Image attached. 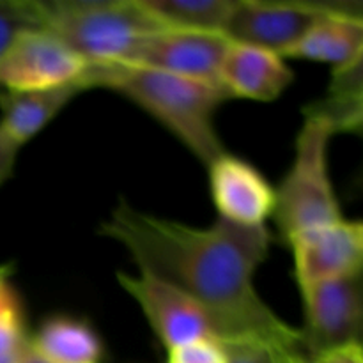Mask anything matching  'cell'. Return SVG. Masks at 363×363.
<instances>
[{"mask_svg":"<svg viewBox=\"0 0 363 363\" xmlns=\"http://www.w3.org/2000/svg\"><path fill=\"white\" fill-rule=\"evenodd\" d=\"M286 57L326 62L333 67L363 57V16L347 13L325 14Z\"/></svg>","mask_w":363,"mask_h":363,"instance_id":"cell-15","label":"cell"},{"mask_svg":"<svg viewBox=\"0 0 363 363\" xmlns=\"http://www.w3.org/2000/svg\"><path fill=\"white\" fill-rule=\"evenodd\" d=\"M85 78L135 103L206 167L225 152L215 116L230 98L220 85L135 66H89Z\"/></svg>","mask_w":363,"mask_h":363,"instance_id":"cell-2","label":"cell"},{"mask_svg":"<svg viewBox=\"0 0 363 363\" xmlns=\"http://www.w3.org/2000/svg\"><path fill=\"white\" fill-rule=\"evenodd\" d=\"M21 363H48V362H45V360H43V358H39L38 354H35V353H32L30 346H28V351H27V354H25L23 362H21Z\"/></svg>","mask_w":363,"mask_h":363,"instance_id":"cell-25","label":"cell"},{"mask_svg":"<svg viewBox=\"0 0 363 363\" xmlns=\"http://www.w3.org/2000/svg\"><path fill=\"white\" fill-rule=\"evenodd\" d=\"M227 363H305L307 357L298 347L282 346L259 337H238L223 340Z\"/></svg>","mask_w":363,"mask_h":363,"instance_id":"cell-18","label":"cell"},{"mask_svg":"<svg viewBox=\"0 0 363 363\" xmlns=\"http://www.w3.org/2000/svg\"><path fill=\"white\" fill-rule=\"evenodd\" d=\"M20 145L0 130V186L6 183L13 174L14 165H16L18 152H20Z\"/></svg>","mask_w":363,"mask_h":363,"instance_id":"cell-23","label":"cell"},{"mask_svg":"<svg viewBox=\"0 0 363 363\" xmlns=\"http://www.w3.org/2000/svg\"><path fill=\"white\" fill-rule=\"evenodd\" d=\"M45 28L89 66H130L145 38L163 27L142 0L43 2Z\"/></svg>","mask_w":363,"mask_h":363,"instance_id":"cell-3","label":"cell"},{"mask_svg":"<svg viewBox=\"0 0 363 363\" xmlns=\"http://www.w3.org/2000/svg\"><path fill=\"white\" fill-rule=\"evenodd\" d=\"M300 293L303 301V330H300V337L307 360L326 351L362 344V273L301 286Z\"/></svg>","mask_w":363,"mask_h":363,"instance_id":"cell-7","label":"cell"},{"mask_svg":"<svg viewBox=\"0 0 363 363\" xmlns=\"http://www.w3.org/2000/svg\"><path fill=\"white\" fill-rule=\"evenodd\" d=\"M167 28L225 34L236 0H142Z\"/></svg>","mask_w":363,"mask_h":363,"instance_id":"cell-17","label":"cell"},{"mask_svg":"<svg viewBox=\"0 0 363 363\" xmlns=\"http://www.w3.org/2000/svg\"><path fill=\"white\" fill-rule=\"evenodd\" d=\"M307 363H363L362 344L339 347V350L326 351L314 358H308Z\"/></svg>","mask_w":363,"mask_h":363,"instance_id":"cell-24","label":"cell"},{"mask_svg":"<svg viewBox=\"0 0 363 363\" xmlns=\"http://www.w3.org/2000/svg\"><path fill=\"white\" fill-rule=\"evenodd\" d=\"M99 233L119 243L138 272L204 305L220 323V342L259 337L303 351L300 330L282 321L255 291L254 277L272 245L266 225L240 227L218 218L209 227H191L121 199Z\"/></svg>","mask_w":363,"mask_h":363,"instance_id":"cell-1","label":"cell"},{"mask_svg":"<svg viewBox=\"0 0 363 363\" xmlns=\"http://www.w3.org/2000/svg\"><path fill=\"white\" fill-rule=\"evenodd\" d=\"M89 64L46 28H27L0 53V91L32 92L87 80Z\"/></svg>","mask_w":363,"mask_h":363,"instance_id":"cell-8","label":"cell"},{"mask_svg":"<svg viewBox=\"0 0 363 363\" xmlns=\"http://www.w3.org/2000/svg\"><path fill=\"white\" fill-rule=\"evenodd\" d=\"M167 363H227L218 340L206 339L167 351Z\"/></svg>","mask_w":363,"mask_h":363,"instance_id":"cell-21","label":"cell"},{"mask_svg":"<svg viewBox=\"0 0 363 363\" xmlns=\"http://www.w3.org/2000/svg\"><path fill=\"white\" fill-rule=\"evenodd\" d=\"M305 363H307V362H305Z\"/></svg>","mask_w":363,"mask_h":363,"instance_id":"cell-26","label":"cell"},{"mask_svg":"<svg viewBox=\"0 0 363 363\" xmlns=\"http://www.w3.org/2000/svg\"><path fill=\"white\" fill-rule=\"evenodd\" d=\"M117 280L140 307L167 351L195 340H222L223 333L215 315L183 291L140 272L138 275L117 273Z\"/></svg>","mask_w":363,"mask_h":363,"instance_id":"cell-6","label":"cell"},{"mask_svg":"<svg viewBox=\"0 0 363 363\" xmlns=\"http://www.w3.org/2000/svg\"><path fill=\"white\" fill-rule=\"evenodd\" d=\"M209 191L218 218L240 227H264L275 206V188L240 156L223 152L208 165Z\"/></svg>","mask_w":363,"mask_h":363,"instance_id":"cell-11","label":"cell"},{"mask_svg":"<svg viewBox=\"0 0 363 363\" xmlns=\"http://www.w3.org/2000/svg\"><path fill=\"white\" fill-rule=\"evenodd\" d=\"M332 137L333 131L325 121L305 116L289 172L275 188L272 218L282 241L301 230L344 218L330 177L328 145Z\"/></svg>","mask_w":363,"mask_h":363,"instance_id":"cell-4","label":"cell"},{"mask_svg":"<svg viewBox=\"0 0 363 363\" xmlns=\"http://www.w3.org/2000/svg\"><path fill=\"white\" fill-rule=\"evenodd\" d=\"M330 13L363 16L360 2L346 0H236L225 35L230 41L257 46L284 59L308 28Z\"/></svg>","mask_w":363,"mask_h":363,"instance_id":"cell-5","label":"cell"},{"mask_svg":"<svg viewBox=\"0 0 363 363\" xmlns=\"http://www.w3.org/2000/svg\"><path fill=\"white\" fill-rule=\"evenodd\" d=\"M87 80L62 87L32 92H4L0 94V130L9 135L20 147L41 133L78 94L89 91Z\"/></svg>","mask_w":363,"mask_h":363,"instance_id":"cell-13","label":"cell"},{"mask_svg":"<svg viewBox=\"0 0 363 363\" xmlns=\"http://www.w3.org/2000/svg\"><path fill=\"white\" fill-rule=\"evenodd\" d=\"M32 353L48 363H103L105 346L87 321L74 315L53 314L28 335Z\"/></svg>","mask_w":363,"mask_h":363,"instance_id":"cell-14","label":"cell"},{"mask_svg":"<svg viewBox=\"0 0 363 363\" xmlns=\"http://www.w3.org/2000/svg\"><path fill=\"white\" fill-rule=\"evenodd\" d=\"M27 28H45L43 0H0V53Z\"/></svg>","mask_w":363,"mask_h":363,"instance_id":"cell-19","label":"cell"},{"mask_svg":"<svg viewBox=\"0 0 363 363\" xmlns=\"http://www.w3.org/2000/svg\"><path fill=\"white\" fill-rule=\"evenodd\" d=\"M2 330H27L23 305L11 282L9 266H0V332Z\"/></svg>","mask_w":363,"mask_h":363,"instance_id":"cell-20","label":"cell"},{"mask_svg":"<svg viewBox=\"0 0 363 363\" xmlns=\"http://www.w3.org/2000/svg\"><path fill=\"white\" fill-rule=\"evenodd\" d=\"M363 57L333 67L328 91L305 108L303 116L319 117L335 133H360L363 124Z\"/></svg>","mask_w":363,"mask_h":363,"instance_id":"cell-16","label":"cell"},{"mask_svg":"<svg viewBox=\"0 0 363 363\" xmlns=\"http://www.w3.org/2000/svg\"><path fill=\"white\" fill-rule=\"evenodd\" d=\"M229 46L230 39L218 32L162 28L145 38L130 66L220 85V66Z\"/></svg>","mask_w":363,"mask_h":363,"instance_id":"cell-10","label":"cell"},{"mask_svg":"<svg viewBox=\"0 0 363 363\" xmlns=\"http://www.w3.org/2000/svg\"><path fill=\"white\" fill-rule=\"evenodd\" d=\"M27 351V330H2L0 332V363H21Z\"/></svg>","mask_w":363,"mask_h":363,"instance_id":"cell-22","label":"cell"},{"mask_svg":"<svg viewBox=\"0 0 363 363\" xmlns=\"http://www.w3.org/2000/svg\"><path fill=\"white\" fill-rule=\"evenodd\" d=\"M294 74L277 53L230 41L222 60L218 84L230 99L275 101L293 82Z\"/></svg>","mask_w":363,"mask_h":363,"instance_id":"cell-12","label":"cell"},{"mask_svg":"<svg viewBox=\"0 0 363 363\" xmlns=\"http://www.w3.org/2000/svg\"><path fill=\"white\" fill-rule=\"evenodd\" d=\"M286 243L293 252L298 287L362 273L363 225L358 220L340 218L312 227L293 234Z\"/></svg>","mask_w":363,"mask_h":363,"instance_id":"cell-9","label":"cell"}]
</instances>
